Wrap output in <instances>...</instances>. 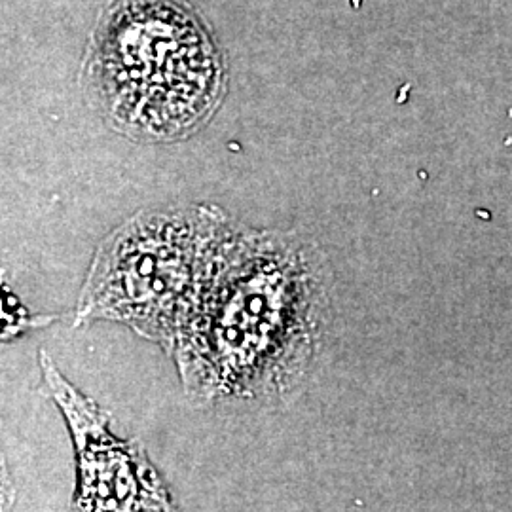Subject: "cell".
Returning a JSON list of instances; mask_svg holds the SVG:
<instances>
[{
	"label": "cell",
	"instance_id": "6da1fadb",
	"mask_svg": "<svg viewBox=\"0 0 512 512\" xmlns=\"http://www.w3.org/2000/svg\"><path fill=\"white\" fill-rule=\"evenodd\" d=\"M323 253L291 232L239 228L171 355L192 403H264L300 384L329 323Z\"/></svg>",
	"mask_w": 512,
	"mask_h": 512
},
{
	"label": "cell",
	"instance_id": "5b68a950",
	"mask_svg": "<svg viewBox=\"0 0 512 512\" xmlns=\"http://www.w3.org/2000/svg\"><path fill=\"white\" fill-rule=\"evenodd\" d=\"M31 325H37V323L27 317V311L16 300V296L4 287V296H2V338L10 340V338H14L16 334L23 332Z\"/></svg>",
	"mask_w": 512,
	"mask_h": 512
},
{
	"label": "cell",
	"instance_id": "277c9868",
	"mask_svg": "<svg viewBox=\"0 0 512 512\" xmlns=\"http://www.w3.org/2000/svg\"><path fill=\"white\" fill-rule=\"evenodd\" d=\"M46 384L71 427L78 465L74 505L80 511H169L171 499L143 448L116 439L105 414L69 384L42 351Z\"/></svg>",
	"mask_w": 512,
	"mask_h": 512
},
{
	"label": "cell",
	"instance_id": "7a4b0ae2",
	"mask_svg": "<svg viewBox=\"0 0 512 512\" xmlns=\"http://www.w3.org/2000/svg\"><path fill=\"white\" fill-rule=\"evenodd\" d=\"M93 99L114 128L173 141L219 107L224 67L200 21L175 0H116L93 38Z\"/></svg>",
	"mask_w": 512,
	"mask_h": 512
},
{
	"label": "cell",
	"instance_id": "3957f363",
	"mask_svg": "<svg viewBox=\"0 0 512 512\" xmlns=\"http://www.w3.org/2000/svg\"><path fill=\"white\" fill-rule=\"evenodd\" d=\"M239 228L213 205L135 215L99 245L76 325L122 323L171 353Z\"/></svg>",
	"mask_w": 512,
	"mask_h": 512
}]
</instances>
